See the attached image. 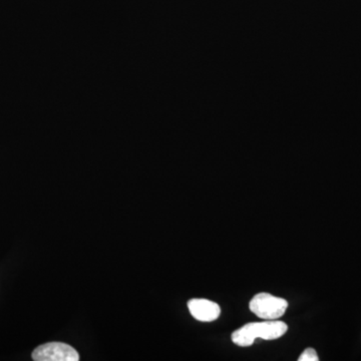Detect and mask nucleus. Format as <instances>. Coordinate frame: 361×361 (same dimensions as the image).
Segmentation results:
<instances>
[{"instance_id":"obj_1","label":"nucleus","mask_w":361,"mask_h":361,"mask_svg":"<svg viewBox=\"0 0 361 361\" xmlns=\"http://www.w3.org/2000/svg\"><path fill=\"white\" fill-rule=\"evenodd\" d=\"M288 326L283 322L266 320L263 322H251L244 325L232 334V341L241 348H248L256 338L274 341L286 334Z\"/></svg>"},{"instance_id":"obj_4","label":"nucleus","mask_w":361,"mask_h":361,"mask_svg":"<svg viewBox=\"0 0 361 361\" xmlns=\"http://www.w3.org/2000/svg\"><path fill=\"white\" fill-rule=\"evenodd\" d=\"M188 308L195 319L202 322H212L221 314L219 304L208 299H192L188 302Z\"/></svg>"},{"instance_id":"obj_3","label":"nucleus","mask_w":361,"mask_h":361,"mask_svg":"<svg viewBox=\"0 0 361 361\" xmlns=\"http://www.w3.org/2000/svg\"><path fill=\"white\" fill-rule=\"evenodd\" d=\"M35 361H78L80 355L75 348L63 342H49L33 350Z\"/></svg>"},{"instance_id":"obj_5","label":"nucleus","mask_w":361,"mask_h":361,"mask_svg":"<svg viewBox=\"0 0 361 361\" xmlns=\"http://www.w3.org/2000/svg\"><path fill=\"white\" fill-rule=\"evenodd\" d=\"M299 361H318L319 360V357H318L317 353H316L315 349L313 348H307L301 353V355L299 356Z\"/></svg>"},{"instance_id":"obj_2","label":"nucleus","mask_w":361,"mask_h":361,"mask_svg":"<svg viewBox=\"0 0 361 361\" xmlns=\"http://www.w3.org/2000/svg\"><path fill=\"white\" fill-rule=\"evenodd\" d=\"M250 310L257 317L265 320H276L286 312L288 302L280 297L269 293H259L249 304Z\"/></svg>"}]
</instances>
